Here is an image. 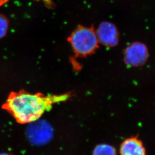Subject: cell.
Returning <instances> with one entry per match:
<instances>
[{
  "label": "cell",
  "instance_id": "cell-1",
  "mask_svg": "<svg viewBox=\"0 0 155 155\" xmlns=\"http://www.w3.org/2000/svg\"><path fill=\"white\" fill-rule=\"evenodd\" d=\"M69 97L68 94L45 96L41 93L30 94L21 90L11 92L2 108L9 112L19 124H29L39 120L53 104L65 101Z\"/></svg>",
  "mask_w": 155,
  "mask_h": 155
},
{
  "label": "cell",
  "instance_id": "cell-2",
  "mask_svg": "<svg viewBox=\"0 0 155 155\" xmlns=\"http://www.w3.org/2000/svg\"><path fill=\"white\" fill-rule=\"evenodd\" d=\"M76 57H86L94 53L99 42L94 27L79 25L68 38Z\"/></svg>",
  "mask_w": 155,
  "mask_h": 155
},
{
  "label": "cell",
  "instance_id": "cell-3",
  "mask_svg": "<svg viewBox=\"0 0 155 155\" xmlns=\"http://www.w3.org/2000/svg\"><path fill=\"white\" fill-rule=\"evenodd\" d=\"M30 142L36 146H41L50 142L53 130L49 123L45 120H38L30 123L26 130Z\"/></svg>",
  "mask_w": 155,
  "mask_h": 155
},
{
  "label": "cell",
  "instance_id": "cell-4",
  "mask_svg": "<svg viewBox=\"0 0 155 155\" xmlns=\"http://www.w3.org/2000/svg\"><path fill=\"white\" fill-rule=\"evenodd\" d=\"M149 52L145 44L135 42L127 47L124 52L126 64L134 67L143 65L148 60Z\"/></svg>",
  "mask_w": 155,
  "mask_h": 155
},
{
  "label": "cell",
  "instance_id": "cell-5",
  "mask_svg": "<svg viewBox=\"0 0 155 155\" xmlns=\"http://www.w3.org/2000/svg\"><path fill=\"white\" fill-rule=\"evenodd\" d=\"M96 34L99 43L105 47H115L119 43V31L116 26L111 23H101L97 30Z\"/></svg>",
  "mask_w": 155,
  "mask_h": 155
},
{
  "label": "cell",
  "instance_id": "cell-6",
  "mask_svg": "<svg viewBox=\"0 0 155 155\" xmlns=\"http://www.w3.org/2000/svg\"><path fill=\"white\" fill-rule=\"evenodd\" d=\"M121 155H146L142 142L135 137L127 139L120 146Z\"/></svg>",
  "mask_w": 155,
  "mask_h": 155
},
{
  "label": "cell",
  "instance_id": "cell-7",
  "mask_svg": "<svg viewBox=\"0 0 155 155\" xmlns=\"http://www.w3.org/2000/svg\"><path fill=\"white\" fill-rule=\"evenodd\" d=\"M93 155H117L116 149L107 144H100L94 150Z\"/></svg>",
  "mask_w": 155,
  "mask_h": 155
},
{
  "label": "cell",
  "instance_id": "cell-8",
  "mask_svg": "<svg viewBox=\"0 0 155 155\" xmlns=\"http://www.w3.org/2000/svg\"><path fill=\"white\" fill-rule=\"evenodd\" d=\"M9 27V21L4 15L0 14V39L6 36Z\"/></svg>",
  "mask_w": 155,
  "mask_h": 155
},
{
  "label": "cell",
  "instance_id": "cell-9",
  "mask_svg": "<svg viewBox=\"0 0 155 155\" xmlns=\"http://www.w3.org/2000/svg\"><path fill=\"white\" fill-rule=\"evenodd\" d=\"M9 0H0V6H3L9 1Z\"/></svg>",
  "mask_w": 155,
  "mask_h": 155
},
{
  "label": "cell",
  "instance_id": "cell-10",
  "mask_svg": "<svg viewBox=\"0 0 155 155\" xmlns=\"http://www.w3.org/2000/svg\"><path fill=\"white\" fill-rule=\"evenodd\" d=\"M0 155H11L10 154H8V153H1L0 154Z\"/></svg>",
  "mask_w": 155,
  "mask_h": 155
}]
</instances>
